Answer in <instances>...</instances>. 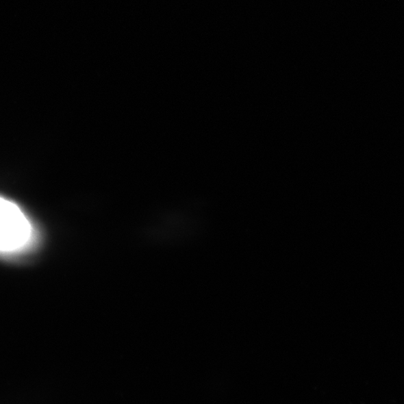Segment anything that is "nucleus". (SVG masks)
<instances>
[{"instance_id":"1","label":"nucleus","mask_w":404,"mask_h":404,"mask_svg":"<svg viewBox=\"0 0 404 404\" xmlns=\"http://www.w3.org/2000/svg\"><path fill=\"white\" fill-rule=\"evenodd\" d=\"M17 207L10 203V202L0 198V211H9V210H14Z\"/></svg>"}]
</instances>
